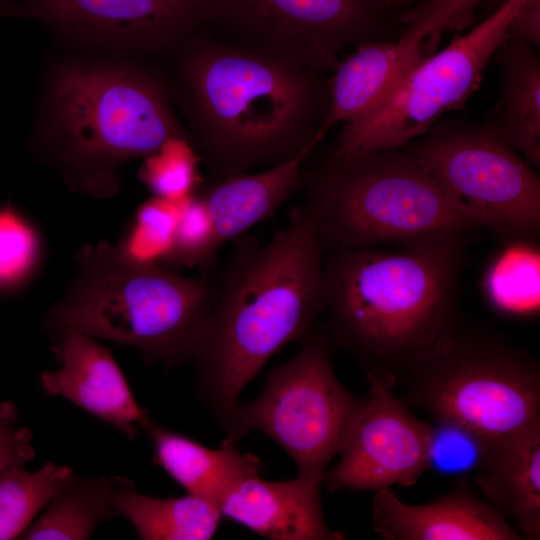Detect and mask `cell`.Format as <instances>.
<instances>
[{"mask_svg": "<svg viewBox=\"0 0 540 540\" xmlns=\"http://www.w3.org/2000/svg\"><path fill=\"white\" fill-rule=\"evenodd\" d=\"M474 231L396 251L337 250L322 257L324 325L363 371L398 378L460 319L459 282Z\"/></svg>", "mask_w": 540, "mask_h": 540, "instance_id": "obj_3", "label": "cell"}, {"mask_svg": "<svg viewBox=\"0 0 540 540\" xmlns=\"http://www.w3.org/2000/svg\"><path fill=\"white\" fill-rule=\"evenodd\" d=\"M201 160L191 138L173 137L143 158L137 176L153 196L178 202L198 193Z\"/></svg>", "mask_w": 540, "mask_h": 540, "instance_id": "obj_26", "label": "cell"}, {"mask_svg": "<svg viewBox=\"0 0 540 540\" xmlns=\"http://www.w3.org/2000/svg\"><path fill=\"white\" fill-rule=\"evenodd\" d=\"M509 34L540 46V0H526L509 26Z\"/></svg>", "mask_w": 540, "mask_h": 540, "instance_id": "obj_33", "label": "cell"}, {"mask_svg": "<svg viewBox=\"0 0 540 540\" xmlns=\"http://www.w3.org/2000/svg\"><path fill=\"white\" fill-rule=\"evenodd\" d=\"M16 0H0V8Z\"/></svg>", "mask_w": 540, "mask_h": 540, "instance_id": "obj_35", "label": "cell"}, {"mask_svg": "<svg viewBox=\"0 0 540 540\" xmlns=\"http://www.w3.org/2000/svg\"><path fill=\"white\" fill-rule=\"evenodd\" d=\"M396 9L407 7L412 3H426L431 0H371Z\"/></svg>", "mask_w": 540, "mask_h": 540, "instance_id": "obj_34", "label": "cell"}, {"mask_svg": "<svg viewBox=\"0 0 540 540\" xmlns=\"http://www.w3.org/2000/svg\"><path fill=\"white\" fill-rule=\"evenodd\" d=\"M140 429L152 444L156 463L188 494L217 506L240 480L260 474L262 461L239 451L236 444L222 442L219 448H210L156 423L148 415L141 420Z\"/></svg>", "mask_w": 540, "mask_h": 540, "instance_id": "obj_18", "label": "cell"}, {"mask_svg": "<svg viewBox=\"0 0 540 540\" xmlns=\"http://www.w3.org/2000/svg\"><path fill=\"white\" fill-rule=\"evenodd\" d=\"M229 44L292 66L335 69L350 46L385 39L393 7L371 0H207Z\"/></svg>", "mask_w": 540, "mask_h": 540, "instance_id": "obj_11", "label": "cell"}, {"mask_svg": "<svg viewBox=\"0 0 540 540\" xmlns=\"http://www.w3.org/2000/svg\"><path fill=\"white\" fill-rule=\"evenodd\" d=\"M525 1L505 0L475 28L424 58L379 108L343 126L334 152L350 155L404 147L425 135L444 114L462 109L479 89L490 59Z\"/></svg>", "mask_w": 540, "mask_h": 540, "instance_id": "obj_10", "label": "cell"}, {"mask_svg": "<svg viewBox=\"0 0 540 540\" xmlns=\"http://www.w3.org/2000/svg\"><path fill=\"white\" fill-rule=\"evenodd\" d=\"M497 447L468 428L449 421L430 424L428 469L458 479L481 471Z\"/></svg>", "mask_w": 540, "mask_h": 540, "instance_id": "obj_28", "label": "cell"}, {"mask_svg": "<svg viewBox=\"0 0 540 540\" xmlns=\"http://www.w3.org/2000/svg\"><path fill=\"white\" fill-rule=\"evenodd\" d=\"M114 508L144 540H208L223 517L219 506L186 494L159 498L139 493L125 479L116 491Z\"/></svg>", "mask_w": 540, "mask_h": 540, "instance_id": "obj_22", "label": "cell"}, {"mask_svg": "<svg viewBox=\"0 0 540 540\" xmlns=\"http://www.w3.org/2000/svg\"><path fill=\"white\" fill-rule=\"evenodd\" d=\"M322 482L302 476L267 481L260 474L236 483L220 503L223 517L273 540H341L326 523Z\"/></svg>", "mask_w": 540, "mask_h": 540, "instance_id": "obj_16", "label": "cell"}, {"mask_svg": "<svg viewBox=\"0 0 540 540\" xmlns=\"http://www.w3.org/2000/svg\"><path fill=\"white\" fill-rule=\"evenodd\" d=\"M18 419L15 404L0 399V472L10 467L25 466L35 457L32 431L16 426Z\"/></svg>", "mask_w": 540, "mask_h": 540, "instance_id": "obj_32", "label": "cell"}, {"mask_svg": "<svg viewBox=\"0 0 540 540\" xmlns=\"http://www.w3.org/2000/svg\"><path fill=\"white\" fill-rule=\"evenodd\" d=\"M461 479L453 491L425 504L402 501L392 488L374 492L373 530L386 540H521L488 501Z\"/></svg>", "mask_w": 540, "mask_h": 540, "instance_id": "obj_15", "label": "cell"}, {"mask_svg": "<svg viewBox=\"0 0 540 540\" xmlns=\"http://www.w3.org/2000/svg\"><path fill=\"white\" fill-rule=\"evenodd\" d=\"M299 352L272 369L261 393L239 403L223 426V442L237 444L246 434H266L290 456L297 475L323 482L326 468L340 453L365 402L337 378L331 341L324 325L300 341Z\"/></svg>", "mask_w": 540, "mask_h": 540, "instance_id": "obj_8", "label": "cell"}, {"mask_svg": "<svg viewBox=\"0 0 540 540\" xmlns=\"http://www.w3.org/2000/svg\"><path fill=\"white\" fill-rule=\"evenodd\" d=\"M42 253L33 224L13 205H0V296L28 285L39 269Z\"/></svg>", "mask_w": 540, "mask_h": 540, "instance_id": "obj_27", "label": "cell"}, {"mask_svg": "<svg viewBox=\"0 0 540 540\" xmlns=\"http://www.w3.org/2000/svg\"><path fill=\"white\" fill-rule=\"evenodd\" d=\"M173 137L191 138L174 114L167 85L147 69L82 56L51 69L36 144L71 189L111 196L122 164Z\"/></svg>", "mask_w": 540, "mask_h": 540, "instance_id": "obj_4", "label": "cell"}, {"mask_svg": "<svg viewBox=\"0 0 540 540\" xmlns=\"http://www.w3.org/2000/svg\"><path fill=\"white\" fill-rule=\"evenodd\" d=\"M316 216L323 253L431 246L481 229L407 146L358 154L331 148L304 167L300 187Z\"/></svg>", "mask_w": 540, "mask_h": 540, "instance_id": "obj_6", "label": "cell"}, {"mask_svg": "<svg viewBox=\"0 0 540 540\" xmlns=\"http://www.w3.org/2000/svg\"><path fill=\"white\" fill-rule=\"evenodd\" d=\"M51 350L58 367L41 373L42 391L67 399L133 440L148 411L137 403L111 353L79 331L54 334Z\"/></svg>", "mask_w": 540, "mask_h": 540, "instance_id": "obj_14", "label": "cell"}, {"mask_svg": "<svg viewBox=\"0 0 540 540\" xmlns=\"http://www.w3.org/2000/svg\"><path fill=\"white\" fill-rule=\"evenodd\" d=\"M7 17L115 58L176 50L210 13L207 0H16L0 8Z\"/></svg>", "mask_w": 540, "mask_h": 540, "instance_id": "obj_12", "label": "cell"}, {"mask_svg": "<svg viewBox=\"0 0 540 540\" xmlns=\"http://www.w3.org/2000/svg\"><path fill=\"white\" fill-rule=\"evenodd\" d=\"M220 247L214 224L200 193L181 200L171 249L163 266L198 267L201 273H210Z\"/></svg>", "mask_w": 540, "mask_h": 540, "instance_id": "obj_29", "label": "cell"}, {"mask_svg": "<svg viewBox=\"0 0 540 540\" xmlns=\"http://www.w3.org/2000/svg\"><path fill=\"white\" fill-rule=\"evenodd\" d=\"M217 279L213 315L194 360L202 400L222 428L248 383L323 313L316 216L305 202L265 244L243 234Z\"/></svg>", "mask_w": 540, "mask_h": 540, "instance_id": "obj_1", "label": "cell"}, {"mask_svg": "<svg viewBox=\"0 0 540 540\" xmlns=\"http://www.w3.org/2000/svg\"><path fill=\"white\" fill-rule=\"evenodd\" d=\"M483 291L495 311L528 317L539 312L540 250L535 241H509L485 271Z\"/></svg>", "mask_w": 540, "mask_h": 540, "instance_id": "obj_24", "label": "cell"}, {"mask_svg": "<svg viewBox=\"0 0 540 540\" xmlns=\"http://www.w3.org/2000/svg\"><path fill=\"white\" fill-rule=\"evenodd\" d=\"M473 481L523 538L540 539V424L499 445Z\"/></svg>", "mask_w": 540, "mask_h": 540, "instance_id": "obj_20", "label": "cell"}, {"mask_svg": "<svg viewBox=\"0 0 540 540\" xmlns=\"http://www.w3.org/2000/svg\"><path fill=\"white\" fill-rule=\"evenodd\" d=\"M319 143L260 173L230 175L199 192L221 246L272 217L280 205L299 190L304 164Z\"/></svg>", "mask_w": 540, "mask_h": 540, "instance_id": "obj_19", "label": "cell"}, {"mask_svg": "<svg viewBox=\"0 0 540 540\" xmlns=\"http://www.w3.org/2000/svg\"><path fill=\"white\" fill-rule=\"evenodd\" d=\"M398 381L409 406L464 426L496 447L540 424L537 359L462 318Z\"/></svg>", "mask_w": 540, "mask_h": 540, "instance_id": "obj_7", "label": "cell"}, {"mask_svg": "<svg viewBox=\"0 0 540 540\" xmlns=\"http://www.w3.org/2000/svg\"><path fill=\"white\" fill-rule=\"evenodd\" d=\"M364 373L369 387L364 405L338 463L323 477L331 492L409 487L428 469L430 423L415 417L394 394L396 375Z\"/></svg>", "mask_w": 540, "mask_h": 540, "instance_id": "obj_13", "label": "cell"}, {"mask_svg": "<svg viewBox=\"0 0 540 540\" xmlns=\"http://www.w3.org/2000/svg\"><path fill=\"white\" fill-rule=\"evenodd\" d=\"M536 47L508 34L496 52L502 99L492 122L530 165L540 167V58Z\"/></svg>", "mask_w": 540, "mask_h": 540, "instance_id": "obj_21", "label": "cell"}, {"mask_svg": "<svg viewBox=\"0 0 540 540\" xmlns=\"http://www.w3.org/2000/svg\"><path fill=\"white\" fill-rule=\"evenodd\" d=\"M176 50L190 136L216 181L279 164L324 138L329 81L323 72L196 33Z\"/></svg>", "mask_w": 540, "mask_h": 540, "instance_id": "obj_2", "label": "cell"}, {"mask_svg": "<svg viewBox=\"0 0 540 540\" xmlns=\"http://www.w3.org/2000/svg\"><path fill=\"white\" fill-rule=\"evenodd\" d=\"M76 262L74 278L46 312V331H79L131 346L147 363L166 368L194 360L216 299L210 273L181 276L108 242L82 247Z\"/></svg>", "mask_w": 540, "mask_h": 540, "instance_id": "obj_5", "label": "cell"}, {"mask_svg": "<svg viewBox=\"0 0 540 540\" xmlns=\"http://www.w3.org/2000/svg\"><path fill=\"white\" fill-rule=\"evenodd\" d=\"M421 37L404 32L397 40L364 43L339 62L329 81V103L321 131L355 122L379 108L428 56Z\"/></svg>", "mask_w": 540, "mask_h": 540, "instance_id": "obj_17", "label": "cell"}, {"mask_svg": "<svg viewBox=\"0 0 540 540\" xmlns=\"http://www.w3.org/2000/svg\"><path fill=\"white\" fill-rule=\"evenodd\" d=\"M180 201L152 196L141 204L117 246L130 258L146 264H164L171 249Z\"/></svg>", "mask_w": 540, "mask_h": 540, "instance_id": "obj_30", "label": "cell"}, {"mask_svg": "<svg viewBox=\"0 0 540 540\" xmlns=\"http://www.w3.org/2000/svg\"><path fill=\"white\" fill-rule=\"evenodd\" d=\"M123 480L73 475L19 539H89L100 524L117 517L114 498Z\"/></svg>", "mask_w": 540, "mask_h": 540, "instance_id": "obj_23", "label": "cell"}, {"mask_svg": "<svg viewBox=\"0 0 540 540\" xmlns=\"http://www.w3.org/2000/svg\"><path fill=\"white\" fill-rule=\"evenodd\" d=\"M407 148L454 205L505 242L537 241L540 178L496 125L449 120Z\"/></svg>", "mask_w": 540, "mask_h": 540, "instance_id": "obj_9", "label": "cell"}, {"mask_svg": "<svg viewBox=\"0 0 540 540\" xmlns=\"http://www.w3.org/2000/svg\"><path fill=\"white\" fill-rule=\"evenodd\" d=\"M478 0H431L413 10L404 11L400 21L405 31L418 34L432 49L444 30L465 25Z\"/></svg>", "mask_w": 540, "mask_h": 540, "instance_id": "obj_31", "label": "cell"}, {"mask_svg": "<svg viewBox=\"0 0 540 540\" xmlns=\"http://www.w3.org/2000/svg\"><path fill=\"white\" fill-rule=\"evenodd\" d=\"M73 475L71 467L55 463L0 472V540L19 539Z\"/></svg>", "mask_w": 540, "mask_h": 540, "instance_id": "obj_25", "label": "cell"}]
</instances>
